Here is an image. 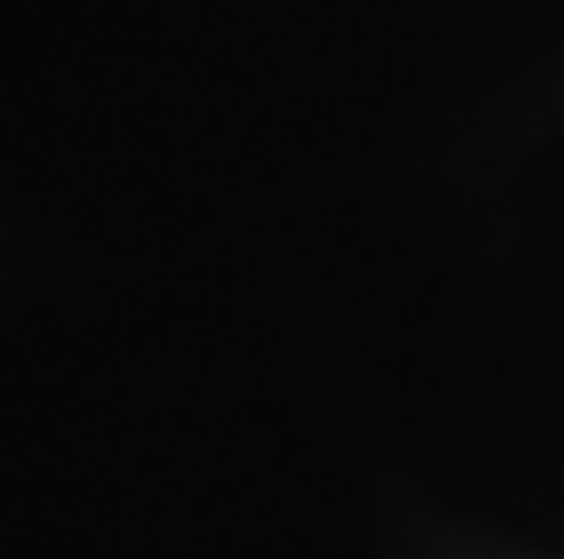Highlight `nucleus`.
I'll list each match as a JSON object with an SVG mask.
<instances>
[]
</instances>
